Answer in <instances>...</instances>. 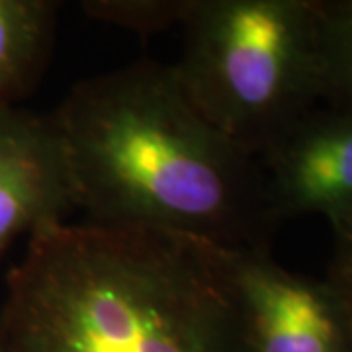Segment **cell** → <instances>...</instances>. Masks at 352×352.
Here are the masks:
<instances>
[{
    "label": "cell",
    "instance_id": "1",
    "mask_svg": "<svg viewBox=\"0 0 352 352\" xmlns=\"http://www.w3.org/2000/svg\"><path fill=\"white\" fill-rule=\"evenodd\" d=\"M51 116L88 223L270 247L280 219L263 164L196 110L173 67L138 61L90 76Z\"/></svg>",
    "mask_w": 352,
    "mask_h": 352
},
{
    "label": "cell",
    "instance_id": "2",
    "mask_svg": "<svg viewBox=\"0 0 352 352\" xmlns=\"http://www.w3.org/2000/svg\"><path fill=\"white\" fill-rule=\"evenodd\" d=\"M0 335L8 352H245L226 249L88 221L28 237Z\"/></svg>",
    "mask_w": 352,
    "mask_h": 352
},
{
    "label": "cell",
    "instance_id": "3",
    "mask_svg": "<svg viewBox=\"0 0 352 352\" xmlns=\"http://www.w3.org/2000/svg\"><path fill=\"white\" fill-rule=\"evenodd\" d=\"M182 30L184 94L254 157L323 102L321 0H192Z\"/></svg>",
    "mask_w": 352,
    "mask_h": 352
},
{
    "label": "cell",
    "instance_id": "4",
    "mask_svg": "<svg viewBox=\"0 0 352 352\" xmlns=\"http://www.w3.org/2000/svg\"><path fill=\"white\" fill-rule=\"evenodd\" d=\"M245 352H352V311L327 278L292 272L270 247L226 249Z\"/></svg>",
    "mask_w": 352,
    "mask_h": 352
},
{
    "label": "cell",
    "instance_id": "5",
    "mask_svg": "<svg viewBox=\"0 0 352 352\" xmlns=\"http://www.w3.org/2000/svg\"><path fill=\"white\" fill-rule=\"evenodd\" d=\"M280 223L323 215L329 223L352 210V106L319 102L261 155Z\"/></svg>",
    "mask_w": 352,
    "mask_h": 352
},
{
    "label": "cell",
    "instance_id": "6",
    "mask_svg": "<svg viewBox=\"0 0 352 352\" xmlns=\"http://www.w3.org/2000/svg\"><path fill=\"white\" fill-rule=\"evenodd\" d=\"M76 196L53 116L0 108V261L22 235L67 223Z\"/></svg>",
    "mask_w": 352,
    "mask_h": 352
},
{
    "label": "cell",
    "instance_id": "7",
    "mask_svg": "<svg viewBox=\"0 0 352 352\" xmlns=\"http://www.w3.org/2000/svg\"><path fill=\"white\" fill-rule=\"evenodd\" d=\"M59 4L0 0V108L28 96L50 61Z\"/></svg>",
    "mask_w": 352,
    "mask_h": 352
},
{
    "label": "cell",
    "instance_id": "8",
    "mask_svg": "<svg viewBox=\"0 0 352 352\" xmlns=\"http://www.w3.org/2000/svg\"><path fill=\"white\" fill-rule=\"evenodd\" d=\"M323 102L352 106V0H321Z\"/></svg>",
    "mask_w": 352,
    "mask_h": 352
},
{
    "label": "cell",
    "instance_id": "9",
    "mask_svg": "<svg viewBox=\"0 0 352 352\" xmlns=\"http://www.w3.org/2000/svg\"><path fill=\"white\" fill-rule=\"evenodd\" d=\"M192 0H88L82 12L104 24L120 25L141 36H151L180 24Z\"/></svg>",
    "mask_w": 352,
    "mask_h": 352
},
{
    "label": "cell",
    "instance_id": "10",
    "mask_svg": "<svg viewBox=\"0 0 352 352\" xmlns=\"http://www.w3.org/2000/svg\"><path fill=\"white\" fill-rule=\"evenodd\" d=\"M329 226L333 231V252L325 278L352 311V210L333 219Z\"/></svg>",
    "mask_w": 352,
    "mask_h": 352
},
{
    "label": "cell",
    "instance_id": "11",
    "mask_svg": "<svg viewBox=\"0 0 352 352\" xmlns=\"http://www.w3.org/2000/svg\"><path fill=\"white\" fill-rule=\"evenodd\" d=\"M0 352H8L6 351V344H4V340H2V335H0Z\"/></svg>",
    "mask_w": 352,
    "mask_h": 352
}]
</instances>
